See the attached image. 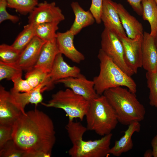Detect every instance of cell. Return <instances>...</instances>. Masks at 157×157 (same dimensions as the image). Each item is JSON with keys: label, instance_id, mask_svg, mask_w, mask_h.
<instances>
[{"label": "cell", "instance_id": "obj_28", "mask_svg": "<svg viewBox=\"0 0 157 157\" xmlns=\"http://www.w3.org/2000/svg\"><path fill=\"white\" fill-rule=\"evenodd\" d=\"M20 53L11 45L3 44L0 45V61L9 64L15 63Z\"/></svg>", "mask_w": 157, "mask_h": 157}, {"label": "cell", "instance_id": "obj_27", "mask_svg": "<svg viewBox=\"0 0 157 157\" xmlns=\"http://www.w3.org/2000/svg\"><path fill=\"white\" fill-rule=\"evenodd\" d=\"M7 7L14 9L21 14H29L38 5V0H6Z\"/></svg>", "mask_w": 157, "mask_h": 157}, {"label": "cell", "instance_id": "obj_39", "mask_svg": "<svg viewBox=\"0 0 157 157\" xmlns=\"http://www.w3.org/2000/svg\"><path fill=\"white\" fill-rule=\"evenodd\" d=\"M156 47L157 48V33L156 34L154 37Z\"/></svg>", "mask_w": 157, "mask_h": 157}, {"label": "cell", "instance_id": "obj_31", "mask_svg": "<svg viewBox=\"0 0 157 157\" xmlns=\"http://www.w3.org/2000/svg\"><path fill=\"white\" fill-rule=\"evenodd\" d=\"M22 72V70L0 61V81L5 79L11 80L15 75Z\"/></svg>", "mask_w": 157, "mask_h": 157}, {"label": "cell", "instance_id": "obj_26", "mask_svg": "<svg viewBox=\"0 0 157 157\" xmlns=\"http://www.w3.org/2000/svg\"><path fill=\"white\" fill-rule=\"evenodd\" d=\"M27 72L25 79L33 89L46 80L51 78L50 73L39 68L34 67Z\"/></svg>", "mask_w": 157, "mask_h": 157}, {"label": "cell", "instance_id": "obj_29", "mask_svg": "<svg viewBox=\"0 0 157 157\" xmlns=\"http://www.w3.org/2000/svg\"><path fill=\"white\" fill-rule=\"evenodd\" d=\"M146 76L147 87L149 90V104L157 110V72H147Z\"/></svg>", "mask_w": 157, "mask_h": 157}, {"label": "cell", "instance_id": "obj_21", "mask_svg": "<svg viewBox=\"0 0 157 157\" xmlns=\"http://www.w3.org/2000/svg\"><path fill=\"white\" fill-rule=\"evenodd\" d=\"M71 6L75 18L69 30L75 35L83 28L92 25L95 21L90 10H84L78 2H73Z\"/></svg>", "mask_w": 157, "mask_h": 157}, {"label": "cell", "instance_id": "obj_3", "mask_svg": "<svg viewBox=\"0 0 157 157\" xmlns=\"http://www.w3.org/2000/svg\"><path fill=\"white\" fill-rule=\"evenodd\" d=\"M99 61L100 71L94 77L95 90L99 95L103 94L110 89L119 86L127 88L131 92L135 94L137 85L134 80L116 64L101 49L98 54Z\"/></svg>", "mask_w": 157, "mask_h": 157}, {"label": "cell", "instance_id": "obj_20", "mask_svg": "<svg viewBox=\"0 0 157 157\" xmlns=\"http://www.w3.org/2000/svg\"><path fill=\"white\" fill-rule=\"evenodd\" d=\"M59 53L56 38L46 42L42 47L38 61L34 67L50 73L56 57Z\"/></svg>", "mask_w": 157, "mask_h": 157}, {"label": "cell", "instance_id": "obj_38", "mask_svg": "<svg viewBox=\"0 0 157 157\" xmlns=\"http://www.w3.org/2000/svg\"><path fill=\"white\" fill-rule=\"evenodd\" d=\"M143 156L145 157H150L152 156V150L150 149L147 150L144 154Z\"/></svg>", "mask_w": 157, "mask_h": 157}, {"label": "cell", "instance_id": "obj_35", "mask_svg": "<svg viewBox=\"0 0 157 157\" xmlns=\"http://www.w3.org/2000/svg\"><path fill=\"white\" fill-rule=\"evenodd\" d=\"M12 126L0 125V149L12 140Z\"/></svg>", "mask_w": 157, "mask_h": 157}, {"label": "cell", "instance_id": "obj_6", "mask_svg": "<svg viewBox=\"0 0 157 157\" xmlns=\"http://www.w3.org/2000/svg\"><path fill=\"white\" fill-rule=\"evenodd\" d=\"M112 133L94 140H83L72 145L68 151L72 157H105L109 154Z\"/></svg>", "mask_w": 157, "mask_h": 157}, {"label": "cell", "instance_id": "obj_30", "mask_svg": "<svg viewBox=\"0 0 157 157\" xmlns=\"http://www.w3.org/2000/svg\"><path fill=\"white\" fill-rule=\"evenodd\" d=\"M0 157H26V154L19 149L11 140L7 142L0 149Z\"/></svg>", "mask_w": 157, "mask_h": 157}, {"label": "cell", "instance_id": "obj_9", "mask_svg": "<svg viewBox=\"0 0 157 157\" xmlns=\"http://www.w3.org/2000/svg\"><path fill=\"white\" fill-rule=\"evenodd\" d=\"M51 78L48 79L31 90L25 92H18L10 90L11 100L23 114H26L25 108L29 103L37 106L42 102L43 98L42 93L44 91L53 87Z\"/></svg>", "mask_w": 157, "mask_h": 157}, {"label": "cell", "instance_id": "obj_25", "mask_svg": "<svg viewBox=\"0 0 157 157\" xmlns=\"http://www.w3.org/2000/svg\"><path fill=\"white\" fill-rule=\"evenodd\" d=\"M65 128L72 145L83 140V136L88 130L86 127L80 122H75L73 120H69Z\"/></svg>", "mask_w": 157, "mask_h": 157}, {"label": "cell", "instance_id": "obj_4", "mask_svg": "<svg viewBox=\"0 0 157 157\" xmlns=\"http://www.w3.org/2000/svg\"><path fill=\"white\" fill-rule=\"evenodd\" d=\"M90 101L85 116L88 130L102 136L111 133L119 122L114 110L106 97L102 94Z\"/></svg>", "mask_w": 157, "mask_h": 157}, {"label": "cell", "instance_id": "obj_41", "mask_svg": "<svg viewBox=\"0 0 157 157\" xmlns=\"http://www.w3.org/2000/svg\"></svg>", "mask_w": 157, "mask_h": 157}, {"label": "cell", "instance_id": "obj_18", "mask_svg": "<svg viewBox=\"0 0 157 157\" xmlns=\"http://www.w3.org/2000/svg\"><path fill=\"white\" fill-rule=\"evenodd\" d=\"M141 129L140 122H134L128 125V129L119 140L116 141L114 145L110 148L109 154L119 157L122 154L129 151L133 147L132 137L135 132H139Z\"/></svg>", "mask_w": 157, "mask_h": 157}, {"label": "cell", "instance_id": "obj_24", "mask_svg": "<svg viewBox=\"0 0 157 157\" xmlns=\"http://www.w3.org/2000/svg\"><path fill=\"white\" fill-rule=\"evenodd\" d=\"M59 23H46L35 25V36L45 42L56 38Z\"/></svg>", "mask_w": 157, "mask_h": 157}, {"label": "cell", "instance_id": "obj_13", "mask_svg": "<svg viewBox=\"0 0 157 157\" xmlns=\"http://www.w3.org/2000/svg\"><path fill=\"white\" fill-rule=\"evenodd\" d=\"M55 83L63 84L66 88L89 101L99 96L95 90L93 81L88 79L81 74L77 77L63 78Z\"/></svg>", "mask_w": 157, "mask_h": 157}, {"label": "cell", "instance_id": "obj_34", "mask_svg": "<svg viewBox=\"0 0 157 157\" xmlns=\"http://www.w3.org/2000/svg\"><path fill=\"white\" fill-rule=\"evenodd\" d=\"M7 7L6 0H0V23L6 20H9L14 23L17 22L19 20V17L9 14L7 11Z\"/></svg>", "mask_w": 157, "mask_h": 157}, {"label": "cell", "instance_id": "obj_19", "mask_svg": "<svg viewBox=\"0 0 157 157\" xmlns=\"http://www.w3.org/2000/svg\"><path fill=\"white\" fill-rule=\"evenodd\" d=\"M117 9L122 26L127 36L134 39L143 35V28L142 24L131 15L120 3H117Z\"/></svg>", "mask_w": 157, "mask_h": 157}, {"label": "cell", "instance_id": "obj_32", "mask_svg": "<svg viewBox=\"0 0 157 157\" xmlns=\"http://www.w3.org/2000/svg\"><path fill=\"white\" fill-rule=\"evenodd\" d=\"M22 73L17 74L12 78L14 85L11 90L22 92H28L33 89L26 79L22 78Z\"/></svg>", "mask_w": 157, "mask_h": 157}, {"label": "cell", "instance_id": "obj_40", "mask_svg": "<svg viewBox=\"0 0 157 157\" xmlns=\"http://www.w3.org/2000/svg\"><path fill=\"white\" fill-rule=\"evenodd\" d=\"M157 6V0H154Z\"/></svg>", "mask_w": 157, "mask_h": 157}, {"label": "cell", "instance_id": "obj_7", "mask_svg": "<svg viewBox=\"0 0 157 157\" xmlns=\"http://www.w3.org/2000/svg\"><path fill=\"white\" fill-rule=\"evenodd\" d=\"M101 38V49L128 75L131 76L134 74L126 62L123 46L119 38L104 28Z\"/></svg>", "mask_w": 157, "mask_h": 157}, {"label": "cell", "instance_id": "obj_17", "mask_svg": "<svg viewBox=\"0 0 157 157\" xmlns=\"http://www.w3.org/2000/svg\"><path fill=\"white\" fill-rule=\"evenodd\" d=\"M62 54L56 56L50 73L51 81L53 84L59 80L71 77H77L81 74L78 67L71 66L64 60Z\"/></svg>", "mask_w": 157, "mask_h": 157}, {"label": "cell", "instance_id": "obj_23", "mask_svg": "<svg viewBox=\"0 0 157 157\" xmlns=\"http://www.w3.org/2000/svg\"><path fill=\"white\" fill-rule=\"evenodd\" d=\"M35 28L31 24L25 25L11 45L21 53L35 36Z\"/></svg>", "mask_w": 157, "mask_h": 157}, {"label": "cell", "instance_id": "obj_16", "mask_svg": "<svg viewBox=\"0 0 157 157\" xmlns=\"http://www.w3.org/2000/svg\"><path fill=\"white\" fill-rule=\"evenodd\" d=\"M142 67L147 72L157 70V48L154 38L144 32L142 43Z\"/></svg>", "mask_w": 157, "mask_h": 157}, {"label": "cell", "instance_id": "obj_11", "mask_svg": "<svg viewBox=\"0 0 157 157\" xmlns=\"http://www.w3.org/2000/svg\"><path fill=\"white\" fill-rule=\"evenodd\" d=\"M46 42L35 36L21 53L17 61L10 65L22 71L30 70L36 65Z\"/></svg>", "mask_w": 157, "mask_h": 157}, {"label": "cell", "instance_id": "obj_5", "mask_svg": "<svg viewBox=\"0 0 157 157\" xmlns=\"http://www.w3.org/2000/svg\"><path fill=\"white\" fill-rule=\"evenodd\" d=\"M41 103L47 107L63 110L69 120L77 118L82 121L88 111L90 101L67 88L52 94L51 99L47 103Z\"/></svg>", "mask_w": 157, "mask_h": 157}, {"label": "cell", "instance_id": "obj_8", "mask_svg": "<svg viewBox=\"0 0 157 157\" xmlns=\"http://www.w3.org/2000/svg\"><path fill=\"white\" fill-rule=\"evenodd\" d=\"M28 19V23L36 25L46 23H60L65 19V17L55 2L44 1L38 3L29 14Z\"/></svg>", "mask_w": 157, "mask_h": 157}, {"label": "cell", "instance_id": "obj_2", "mask_svg": "<svg viewBox=\"0 0 157 157\" xmlns=\"http://www.w3.org/2000/svg\"><path fill=\"white\" fill-rule=\"evenodd\" d=\"M103 94L113 108L118 122L121 124L128 126L144 119L146 111L144 106L135 94L129 90L118 87L108 90Z\"/></svg>", "mask_w": 157, "mask_h": 157}, {"label": "cell", "instance_id": "obj_15", "mask_svg": "<svg viewBox=\"0 0 157 157\" xmlns=\"http://www.w3.org/2000/svg\"><path fill=\"white\" fill-rule=\"evenodd\" d=\"M74 36L69 30L64 32H57L56 41L60 53L74 62L79 63L84 60L85 57L75 47Z\"/></svg>", "mask_w": 157, "mask_h": 157}, {"label": "cell", "instance_id": "obj_22", "mask_svg": "<svg viewBox=\"0 0 157 157\" xmlns=\"http://www.w3.org/2000/svg\"><path fill=\"white\" fill-rule=\"evenodd\" d=\"M142 16L149 24L150 35L154 38L157 33V6L154 0H143L142 2Z\"/></svg>", "mask_w": 157, "mask_h": 157}, {"label": "cell", "instance_id": "obj_36", "mask_svg": "<svg viewBox=\"0 0 157 157\" xmlns=\"http://www.w3.org/2000/svg\"><path fill=\"white\" fill-rule=\"evenodd\" d=\"M143 0H127L133 10L140 16L142 14V2Z\"/></svg>", "mask_w": 157, "mask_h": 157}, {"label": "cell", "instance_id": "obj_10", "mask_svg": "<svg viewBox=\"0 0 157 157\" xmlns=\"http://www.w3.org/2000/svg\"><path fill=\"white\" fill-rule=\"evenodd\" d=\"M143 35H139L134 39L127 36L119 38L123 46L126 62L134 74L142 67Z\"/></svg>", "mask_w": 157, "mask_h": 157}, {"label": "cell", "instance_id": "obj_37", "mask_svg": "<svg viewBox=\"0 0 157 157\" xmlns=\"http://www.w3.org/2000/svg\"><path fill=\"white\" fill-rule=\"evenodd\" d=\"M151 144L152 148V156L157 157V134L152 139Z\"/></svg>", "mask_w": 157, "mask_h": 157}, {"label": "cell", "instance_id": "obj_33", "mask_svg": "<svg viewBox=\"0 0 157 157\" xmlns=\"http://www.w3.org/2000/svg\"><path fill=\"white\" fill-rule=\"evenodd\" d=\"M103 0H92L89 10L98 24L101 22V15L103 10Z\"/></svg>", "mask_w": 157, "mask_h": 157}, {"label": "cell", "instance_id": "obj_1", "mask_svg": "<svg viewBox=\"0 0 157 157\" xmlns=\"http://www.w3.org/2000/svg\"><path fill=\"white\" fill-rule=\"evenodd\" d=\"M12 140L26 157H50L56 141L53 121L37 109L22 114L12 126Z\"/></svg>", "mask_w": 157, "mask_h": 157}, {"label": "cell", "instance_id": "obj_14", "mask_svg": "<svg viewBox=\"0 0 157 157\" xmlns=\"http://www.w3.org/2000/svg\"><path fill=\"white\" fill-rule=\"evenodd\" d=\"M11 101L10 92L0 86V125L12 126L22 114Z\"/></svg>", "mask_w": 157, "mask_h": 157}, {"label": "cell", "instance_id": "obj_12", "mask_svg": "<svg viewBox=\"0 0 157 157\" xmlns=\"http://www.w3.org/2000/svg\"><path fill=\"white\" fill-rule=\"evenodd\" d=\"M117 5V3L111 0H103L101 18L104 28L120 38L127 35L121 22Z\"/></svg>", "mask_w": 157, "mask_h": 157}]
</instances>
